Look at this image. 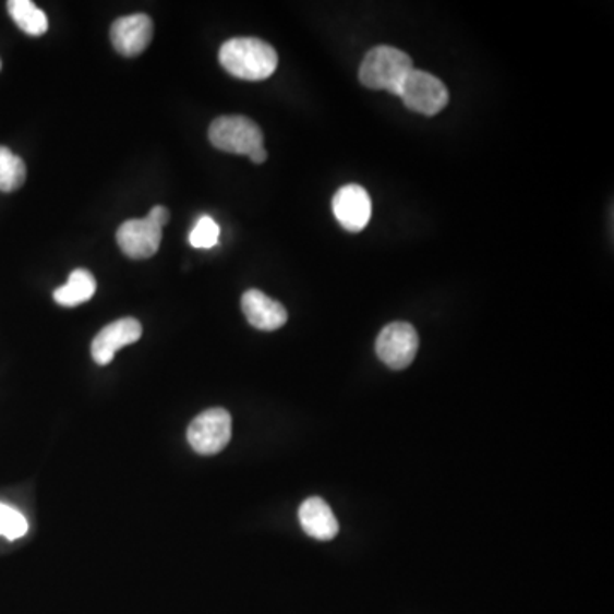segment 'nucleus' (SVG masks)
I'll return each mask as SVG.
<instances>
[{
  "label": "nucleus",
  "mask_w": 614,
  "mask_h": 614,
  "mask_svg": "<svg viewBox=\"0 0 614 614\" xmlns=\"http://www.w3.org/2000/svg\"><path fill=\"white\" fill-rule=\"evenodd\" d=\"M220 65L244 81H263L277 71L278 56L272 45L258 38H232L219 51Z\"/></svg>",
  "instance_id": "nucleus-1"
},
{
  "label": "nucleus",
  "mask_w": 614,
  "mask_h": 614,
  "mask_svg": "<svg viewBox=\"0 0 614 614\" xmlns=\"http://www.w3.org/2000/svg\"><path fill=\"white\" fill-rule=\"evenodd\" d=\"M231 435L232 419L224 408H210L200 413L186 432L190 446L202 456L220 453L231 441Z\"/></svg>",
  "instance_id": "nucleus-4"
},
{
  "label": "nucleus",
  "mask_w": 614,
  "mask_h": 614,
  "mask_svg": "<svg viewBox=\"0 0 614 614\" xmlns=\"http://www.w3.org/2000/svg\"><path fill=\"white\" fill-rule=\"evenodd\" d=\"M142 325L133 317H123L111 325L105 326L101 332L96 335L93 345H91V353L96 364H110L115 359V353L123 349L127 345L135 344L141 340Z\"/></svg>",
  "instance_id": "nucleus-9"
},
{
  "label": "nucleus",
  "mask_w": 614,
  "mask_h": 614,
  "mask_svg": "<svg viewBox=\"0 0 614 614\" xmlns=\"http://www.w3.org/2000/svg\"><path fill=\"white\" fill-rule=\"evenodd\" d=\"M413 69L416 67L405 51L395 47H376L362 60L359 79L369 89L388 91L392 95L399 96Z\"/></svg>",
  "instance_id": "nucleus-2"
},
{
  "label": "nucleus",
  "mask_w": 614,
  "mask_h": 614,
  "mask_svg": "<svg viewBox=\"0 0 614 614\" xmlns=\"http://www.w3.org/2000/svg\"><path fill=\"white\" fill-rule=\"evenodd\" d=\"M266 157H268V154H266L265 147H262V149L251 154L250 159L251 162H255V165H262V162L266 161Z\"/></svg>",
  "instance_id": "nucleus-19"
},
{
  "label": "nucleus",
  "mask_w": 614,
  "mask_h": 614,
  "mask_svg": "<svg viewBox=\"0 0 614 614\" xmlns=\"http://www.w3.org/2000/svg\"><path fill=\"white\" fill-rule=\"evenodd\" d=\"M244 316L253 328L275 332L287 323V311L280 302L268 298L262 290H248L241 299Z\"/></svg>",
  "instance_id": "nucleus-11"
},
{
  "label": "nucleus",
  "mask_w": 614,
  "mask_h": 614,
  "mask_svg": "<svg viewBox=\"0 0 614 614\" xmlns=\"http://www.w3.org/2000/svg\"><path fill=\"white\" fill-rule=\"evenodd\" d=\"M28 532V520L9 505L0 504V537L20 540Z\"/></svg>",
  "instance_id": "nucleus-16"
},
{
  "label": "nucleus",
  "mask_w": 614,
  "mask_h": 614,
  "mask_svg": "<svg viewBox=\"0 0 614 614\" xmlns=\"http://www.w3.org/2000/svg\"><path fill=\"white\" fill-rule=\"evenodd\" d=\"M26 181V165L8 147L0 145V192H16Z\"/></svg>",
  "instance_id": "nucleus-15"
},
{
  "label": "nucleus",
  "mask_w": 614,
  "mask_h": 614,
  "mask_svg": "<svg viewBox=\"0 0 614 614\" xmlns=\"http://www.w3.org/2000/svg\"><path fill=\"white\" fill-rule=\"evenodd\" d=\"M8 11L26 35L39 36L48 32V17L32 0H11Z\"/></svg>",
  "instance_id": "nucleus-14"
},
{
  "label": "nucleus",
  "mask_w": 614,
  "mask_h": 614,
  "mask_svg": "<svg viewBox=\"0 0 614 614\" xmlns=\"http://www.w3.org/2000/svg\"><path fill=\"white\" fill-rule=\"evenodd\" d=\"M212 145L229 154H243L250 157L263 147V132L250 118L241 115L219 117L208 130Z\"/></svg>",
  "instance_id": "nucleus-3"
},
{
  "label": "nucleus",
  "mask_w": 614,
  "mask_h": 614,
  "mask_svg": "<svg viewBox=\"0 0 614 614\" xmlns=\"http://www.w3.org/2000/svg\"><path fill=\"white\" fill-rule=\"evenodd\" d=\"M377 357L395 371L407 369L419 352V335L410 323L396 322L384 326L376 341Z\"/></svg>",
  "instance_id": "nucleus-6"
},
{
  "label": "nucleus",
  "mask_w": 614,
  "mask_h": 614,
  "mask_svg": "<svg viewBox=\"0 0 614 614\" xmlns=\"http://www.w3.org/2000/svg\"><path fill=\"white\" fill-rule=\"evenodd\" d=\"M399 98L411 111L434 117L446 108L449 91L435 75L413 69L401 87Z\"/></svg>",
  "instance_id": "nucleus-5"
},
{
  "label": "nucleus",
  "mask_w": 614,
  "mask_h": 614,
  "mask_svg": "<svg viewBox=\"0 0 614 614\" xmlns=\"http://www.w3.org/2000/svg\"><path fill=\"white\" fill-rule=\"evenodd\" d=\"M154 24L145 14L120 17L111 26V44L123 57L141 56L149 47Z\"/></svg>",
  "instance_id": "nucleus-10"
},
{
  "label": "nucleus",
  "mask_w": 614,
  "mask_h": 614,
  "mask_svg": "<svg viewBox=\"0 0 614 614\" xmlns=\"http://www.w3.org/2000/svg\"><path fill=\"white\" fill-rule=\"evenodd\" d=\"M333 214L344 229L359 232L365 229L372 216V202L359 184H345L333 196Z\"/></svg>",
  "instance_id": "nucleus-8"
},
{
  "label": "nucleus",
  "mask_w": 614,
  "mask_h": 614,
  "mask_svg": "<svg viewBox=\"0 0 614 614\" xmlns=\"http://www.w3.org/2000/svg\"><path fill=\"white\" fill-rule=\"evenodd\" d=\"M162 226L153 217L127 220L117 232L120 250L132 260H145L156 255L161 246Z\"/></svg>",
  "instance_id": "nucleus-7"
},
{
  "label": "nucleus",
  "mask_w": 614,
  "mask_h": 614,
  "mask_svg": "<svg viewBox=\"0 0 614 614\" xmlns=\"http://www.w3.org/2000/svg\"><path fill=\"white\" fill-rule=\"evenodd\" d=\"M149 216L153 217L156 222L165 227L169 220V210L166 207H154L153 210L149 212Z\"/></svg>",
  "instance_id": "nucleus-18"
},
{
  "label": "nucleus",
  "mask_w": 614,
  "mask_h": 614,
  "mask_svg": "<svg viewBox=\"0 0 614 614\" xmlns=\"http://www.w3.org/2000/svg\"><path fill=\"white\" fill-rule=\"evenodd\" d=\"M96 292V280L89 272L77 268L72 272L65 286L60 287L53 292L57 304L63 308H75L93 299Z\"/></svg>",
  "instance_id": "nucleus-13"
},
{
  "label": "nucleus",
  "mask_w": 614,
  "mask_h": 614,
  "mask_svg": "<svg viewBox=\"0 0 614 614\" xmlns=\"http://www.w3.org/2000/svg\"><path fill=\"white\" fill-rule=\"evenodd\" d=\"M220 229L212 217H200L193 231L190 232V244L198 250H210L219 243Z\"/></svg>",
  "instance_id": "nucleus-17"
},
{
  "label": "nucleus",
  "mask_w": 614,
  "mask_h": 614,
  "mask_svg": "<svg viewBox=\"0 0 614 614\" xmlns=\"http://www.w3.org/2000/svg\"><path fill=\"white\" fill-rule=\"evenodd\" d=\"M299 520L305 534L317 541H329L338 534V520L323 498L311 497L302 502Z\"/></svg>",
  "instance_id": "nucleus-12"
}]
</instances>
